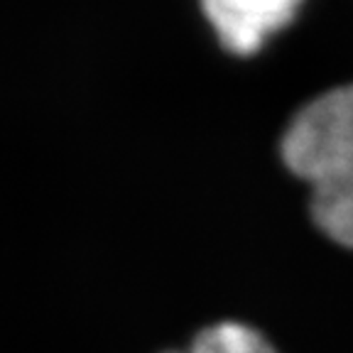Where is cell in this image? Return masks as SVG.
Listing matches in <instances>:
<instances>
[{"label":"cell","mask_w":353,"mask_h":353,"mask_svg":"<svg viewBox=\"0 0 353 353\" xmlns=\"http://www.w3.org/2000/svg\"><path fill=\"white\" fill-rule=\"evenodd\" d=\"M282 160L312 189L314 223L353 248V83L309 101L282 135Z\"/></svg>","instance_id":"obj_1"},{"label":"cell","mask_w":353,"mask_h":353,"mask_svg":"<svg viewBox=\"0 0 353 353\" xmlns=\"http://www.w3.org/2000/svg\"><path fill=\"white\" fill-rule=\"evenodd\" d=\"M302 0H201L206 20L231 54L248 57L292 22Z\"/></svg>","instance_id":"obj_2"},{"label":"cell","mask_w":353,"mask_h":353,"mask_svg":"<svg viewBox=\"0 0 353 353\" xmlns=\"http://www.w3.org/2000/svg\"><path fill=\"white\" fill-rule=\"evenodd\" d=\"M187 353H280L260 331L238 321H221L199 331Z\"/></svg>","instance_id":"obj_3"},{"label":"cell","mask_w":353,"mask_h":353,"mask_svg":"<svg viewBox=\"0 0 353 353\" xmlns=\"http://www.w3.org/2000/svg\"><path fill=\"white\" fill-rule=\"evenodd\" d=\"M167 353H187V351H167Z\"/></svg>","instance_id":"obj_4"}]
</instances>
